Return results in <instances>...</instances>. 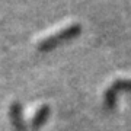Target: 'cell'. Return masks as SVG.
Listing matches in <instances>:
<instances>
[{"mask_svg":"<svg viewBox=\"0 0 131 131\" xmlns=\"http://www.w3.org/2000/svg\"><path fill=\"white\" fill-rule=\"evenodd\" d=\"M80 32H82V25L80 24H71V25H69V26H66V28L58 29L57 32L51 34V35H48V37L42 38L41 41H38L37 48L39 51H48V50L54 48L56 45H58L61 42L69 41L70 38L77 37Z\"/></svg>","mask_w":131,"mask_h":131,"instance_id":"cell-1","label":"cell"},{"mask_svg":"<svg viewBox=\"0 0 131 131\" xmlns=\"http://www.w3.org/2000/svg\"><path fill=\"white\" fill-rule=\"evenodd\" d=\"M124 92V90H130L131 92V79L128 77H121V79L114 80L109 84L103 93V103L106 108H114L115 106V99H117L118 92Z\"/></svg>","mask_w":131,"mask_h":131,"instance_id":"cell-2","label":"cell"},{"mask_svg":"<svg viewBox=\"0 0 131 131\" xmlns=\"http://www.w3.org/2000/svg\"><path fill=\"white\" fill-rule=\"evenodd\" d=\"M50 112H51L50 105H42L41 108H38L35 115L32 117V119L28 122V130H37L38 127H41L42 124L48 119Z\"/></svg>","mask_w":131,"mask_h":131,"instance_id":"cell-3","label":"cell"},{"mask_svg":"<svg viewBox=\"0 0 131 131\" xmlns=\"http://www.w3.org/2000/svg\"><path fill=\"white\" fill-rule=\"evenodd\" d=\"M10 121L16 130L25 131V118L22 114V105L19 102H13L10 105Z\"/></svg>","mask_w":131,"mask_h":131,"instance_id":"cell-4","label":"cell"}]
</instances>
